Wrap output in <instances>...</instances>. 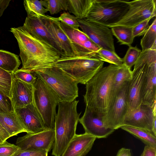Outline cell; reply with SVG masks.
<instances>
[{
	"mask_svg": "<svg viewBox=\"0 0 156 156\" xmlns=\"http://www.w3.org/2000/svg\"><path fill=\"white\" fill-rule=\"evenodd\" d=\"M10 31L18 43L22 63L21 70L32 73L54 66L55 62L62 56L54 47L34 37L22 26L11 28Z\"/></svg>",
	"mask_w": 156,
	"mask_h": 156,
	"instance_id": "obj_1",
	"label": "cell"
},
{
	"mask_svg": "<svg viewBox=\"0 0 156 156\" xmlns=\"http://www.w3.org/2000/svg\"><path fill=\"white\" fill-rule=\"evenodd\" d=\"M119 66L110 64L102 68L86 84V108L103 117L110 106L112 83Z\"/></svg>",
	"mask_w": 156,
	"mask_h": 156,
	"instance_id": "obj_2",
	"label": "cell"
},
{
	"mask_svg": "<svg viewBox=\"0 0 156 156\" xmlns=\"http://www.w3.org/2000/svg\"><path fill=\"white\" fill-rule=\"evenodd\" d=\"M79 101L60 102L55 116L53 129L55 139L52 155L61 156L74 137L81 112L78 113L77 107Z\"/></svg>",
	"mask_w": 156,
	"mask_h": 156,
	"instance_id": "obj_3",
	"label": "cell"
},
{
	"mask_svg": "<svg viewBox=\"0 0 156 156\" xmlns=\"http://www.w3.org/2000/svg\"><path fill=\"white\" fill-rule=\"evenodd\" d=\"M32 73L46 83L59 103L72 101L78 97V83L60 69L54 66Z\"/></svg>",
	"mask_w": 156,
	"mask_h": 156,
	"instance_id": "obj_4",
	"label": "cell"
},
{
	"mask_svg": "<svg viewBox=\"0 0 156 156\" xmlns=\"http://www.w3.org/2000/svg\"><path fill=\"white\" fill-rule=\"evenodd\" d=\"M104 62L96 57L62 56L54 66L67 74L78 83L85 84L103 67Z\"/></svg>",
	"mask_w": 156,
	"mask_h": 156,
	"instance_id": "obj_5",
	"label": "cell"
},
{
	"mask_svg": "<svg viewBox=\"0 0 156 156\" xmlns=\"http://www.w3.org/2000/svg\"><path fill=\"white\" fill-rule=\"evenodd\" d=\"M129 2L121 0H94L85 19L108 27L119 21L128 11Z\"/></svg>",
	"mask_w": 156,
	"mask_h": 156,
	"instance_id": "obj_6",
	"label": "cell"
},
{
	"mask_svg": "<svg viewBox=\"0 0 156 156\" xmlns=\"http://www.w3.org/2000/svg\"><path fill=\"white\" fill-rule=\"evenodd\" d=\"M33 103L47 128H53L56 109L59 103L46 83L40 78L33 85Z\"/></svg>",
	"mask_w": 156,
	"mask_h": 156,
	"instance_id": "obj_7",
	"label": "cell"
},
{
	"mask_svg": "<svg viewBox=\"0 0 156 156\" xmlns=\"http://www.w3.org/2000/svg\"><path fill=\"white\" fill-rule=\"evenodd\" d=\"M156 0L129 2V9L118 22L108 27L122 26L132 28L143 21L156 16Z\"/></svg>",
	"mask_w": 156,
	"mask_h": 156,
	"instance_id": "obj_8",
	"label": "cell"
},
{
	"mask_svg": "<svg viewBox=\"0 0 156 156\" xmlns=\"http://www.w3.org/2000/svg\"><path fill=\"white\" fill-rule=\"evenodd\" d=\"M40 18L58 47L62 57L81 56L77 46L65 33L58 18L46 15Z\"/></svg>",
	"mask_w": 156,
	"mask_h": 156,
	"instance_id": "obj_9",
	"label": "cell"
},
{
	"mask_svg": "<svg viewBox=\"0 0 156 156\" xmlns=\"http://www.w3.org/2000/svg\"><path fill=\"white\" fill-rule=\"evenodd\" d=\"M76 18L82 31L93 42L101 48L115 52L113 35L109 28L85 19Z\"/></svg>",
	"mask_w": 156,
	"mask_h": 156,
	"instance_id": "obj_10",
	"label": "cell"
},
{
	"mask_svg": "<svg viewBox=\"0 0 156 156\" xmlns=\"http://www.w3.org/2000/svg\"><path fill=\"white\" fill-rule=\"evenodd\" d=\"M129 82L116 95L106 114L102 117L105 126L116 130L120 128L127 113V94Z\"/></svg>",
	"mask_w": 156,
	"mask_h": 156,
	"instance_id": "obj_11",
	"label": "cell"
},
{
	"mask_svg": "<svg viewBox=\"0 0 156 156\" xmlns=\"http://www.w3.org/2000/svg\"><path fill=\"white\" fill-rule=\"evenodd\" d=\"M55 139L53 128H46L34 133H27L17 139L16 145L22 150L45 151L52 148Z\"/></svg>",
	"mask_w": 156,
	"mask_h": 156,
	"instance_id": "obj_12",
	"label": "cell"
},
{
	"mask_svg": "<svg viewBox=\"0 0 156 156\" xmlns=\"http://www.w3.org/2000/svg\"><path fill=\"white\" fill-rule=\"evenodd\" d=\"M14 111L27 133H37L47 128L33 103Z\"/></svg>",
	"mask_w": 156,
	"mask_h": 156,
	"instance_id": "obj_13",
	"label": "cell"
},
{
	"mask_svg": "<svg viewBox=\"0 0 156 156\" xmlns=\"http://www.w3.org/2000/svg\"><path fill=\"white\" fill-rule=\"evenodd\" d=\"M142 104L153 108L156 104V51L150 59L144 76Z\"/></svg>",
	"mask_w": 156,
	"mask_h": 156,
	"instance_id": "obj_14",
	"label": "cell"
},
{
	"mask_svg": "<svg viewBox=\"0 0 156 156\" xmlns=\"http://www.w3.org/2000/svg\"><path fill=\"white\" fill-rule=\"evenodd\" d=\"M156 120V112H154L153 108L142 104L139 108L127 114L121 126L140 128L153 132L154 123Z\"/></svg>",
	"mask_w": 156,
	"mask_h": 156,
	"instance_id": "obj_15",
	"label": "cell"
},
{
	"mask_svg": "<svg viewBox=\"0 0 156 156\" xmlns=\"http://www.w3.org/2000/svg\"><path fill=\"white\" fill-rule=\"evenodd\" d=\"M79 121L82 125L85 133L96 138H106L115 130L106 127L103 121L102 117L86 108Z\"/></svg>",
	"mask_w": 156,
	"mask_h": 156,
	"instance_id": "obj_16",
	"label": "cell"
},
{
	"mask_svg": "<svg viewBox=\"0 0 156 156\" xmlns=\"http://www.w3.org/2000/svg\"><path fill=\"white\" fill-rule=\"evenodd\" d=\"M33 85L14 77L11 100L14 110L33 103Z\"/></svg>",
	"mask_w": 156,
	"mask_h": 156,
	"instance_id": "obj_17",
	"label": "cell"
},
{
	"mask_svg": "<svg viewBox=\"0 0 156 156\" xmlns=\"http://www.w3.org/2000/svg\"><path fill=\"white\" fill-rule=\"evenodd\" d=\"M96 139L85 133L76 134L61 156H85L91 149Z\"/></svg>",
	"mask_w": 156,
	"mask_h": 156,
	"instance_id": "obj_18",
	"label": "cell"
},
{
	"mask_svg": "<svg viewBox=\"0 0 156 156\" xmlns=\"http://www.w3.org/2000/svg\"><path fill=\"white\" fill-rule=\"evenodd\" d=\"M22 27L32 36L50 44L61 53L40 17L27 16Z\"/></svg>",
	"mask_w": 156,
	"mask_h": 156,
	"instance_id": "obj_19",
	"label": "cell"
},
{
	"mask_svg": "<svg viewBox=\"0 0 156 156\" xmlns=\"http://www.w3.org/2000/svg\"><path fill=\"white\" fill-rule=\"evenodd\" d=\"M0 124L10 137L21 133L26 132L15 111L0 112Z\"/></svg>",
	"mask_w": 156,
	"mask_h": 156,
	"instance_id": "obj_20",
	"label": "cell"
},
{
	"mask_svg": "<svg viewBox=\"0 0 156 156\" xmlns=\"http://www.w3.org/2000/svg\"><path fill=\"white\" fill-rule=\"evenodd\" d=\"M132 77V71L130 68L123 64L119 66L112 84L109 108L116 95L125 84L130 80Z\"/></svg>",
	"mask_w": 156,
	"mask_h": 156,
	"instance_id": "obj_21",
	"label": "cell"
},
{
	"mask_svg": "<svg viewBox=\"0 0 156 156\" xmlns=\"http://www.w3.org/2000/svg\"><path fill=\"white\" fill-rule=\"evenodd\" d=\"M120 128L140 140L146 145L156 148V136L152 132L127 126H122Z\"/></svg>",
	"mask_w": 156,
	"mask_h": 156,
	"instance_id": "obj_22",
	"label": "cell"
},
{
	"mask_svg": "<svg viewBox=\"0 0 156 156\" xmlns=\"http://www.w3.org/2000/svg\"><path fill=\"white\" fill-rule=\"evenodd\" d=\"M68 10L76 18H86L94 0H67Z\"/></svg>",
	"mask_w": 156,
	"mask_h": 156,
	"instance_id": "obj_23",
	"label": "cell"
},
{
	"mask_svg": "<svg viewBox=\"0 0 156 156\" xmlns=\"http://www.w3.org/2000/svg\"><path fill=\"white\" fill-rule=\"evenodd\" d=\"M21 62L19 56L8 51L0 49V68L13 73L18 69Z\"/></svg>",
	"mask_w": 156,
	"mask_h": 156,
	"instance_id": "obj_24",
	"label": "cell"
},
{
	"mask_svg": "<svg viewBox=\"0 0 156 156\" xmlns=\"http://www.w3.org/2000/svg\"><path fill=\"white\" fill-rule=\"evenodd\" d=\"M142 51L151 49H156V19L146 30L141 40Z\"/></svg>",
	"mask_w": 156,
	"mask_h": 156,
	"instance_id": "obj_25",
	"label": "cell"
},
{
	"mask_svg": "<svg viewBox=\"0 0 156 156\" xmlns=\"http://www.w3.org/2000/svg\"><path fill=\"white\" fill-rule=\"evenodd\" d=\"M113 35L118 40L121 44L131 46L134 39L132 35V28L117 26L111 28Z\"/></svg>",
	"mask_w": 156,
	"mask_h": 156,
	"instance_id": "obj_26",
	"label": "cell"
},
{
	"mask_svg": "<svg viewBox=\"0 0 156 156\" xmlns=\"http://www.w3.org/2000/svg\"><path fill=\"white\" fill-rule=\"evenodd\" d=\"M23 5L27 16L40 17L45 16L48 12L43 6L41 0H24Z\"/></svg>",
	"mask_w": 156,
	"mask_h": 156,
	"instance_id": "obj_27",
	"label": "cell"
},
{
	"mask_svg": "<svg viewBox=\"0 0 156 156\" xmlns=\"http://www.w3.org/2000/svg\"><path fill=\"white\" fill-rule=\"evenodd\" d=\"M13 78V73L7 72L0 68V92L10 99Z\"/></svg>",
	"mask_w": 156,
	"mask_h": 156,
	"instance_id": "obj_28",
	"label": "cell"
},
{
	"mask_svg": "<svg viewBox=\"0 0 156 156\" xmlns=\"http://www.w3.org/2000/svg\"><path fill=\"white\" fill-rule=\"evenodd\" d=\"M96 55L97 58L111 64L120 66L123 63L122 58L115 52L101 48L96 53Z\"/></svg>",
	"mask_w": 156,
	"mask_h": 156,
	"instance_id": "obj_29",
	"label": "cell"
},
{
	"mask_svg": "<svg viewBox=\"0 0 156 156\" xmlns=\"http://www.w3.org/2000/svg\"><path fill=\"white\" fill-rule=\"evenodd\" d=\"M43 6L51 14L58 13L62 10H68L67 0H41Z\"/></svg>",
	"mask_w": 156,
	"mask_h": 156,
	"instance_id": "obj_30",
	"label": "cell"
},
{
	"mask_svg": "<svg viewBox=\"0 0 156 156\" xmlns=\"http://www.w3.org/2000/svg\"><path fill=\"white\" fill-rule=\"evenodd\" d=\"M141 51L136 46L129 47L125 56L122 58L123 64L131 68L135 64Z\"/></svg>",
	"mask_w": 156,
	"mask_h": 156,
	"instance_id": "obj_31",
	"label": "cell"
},
{
	"mask_svg": "<svg viewBox=\"0 0 156 156\" xmlns=\"http://www.w3.org/2000/svg\"><path fill=\"white\" fill-rule=\"evenodd\" d=\"M14 78L20 80L26 83L33 85L37 77L33 73L29 72L18 69L13 73Z\"/></svg>",
	"mask_w": 156,
	"mask_h": 156,
	"instance_id": "obj_32",
	"label": "cell"
},
{
	"mask_svg": "<svg viewBox=\"0 0 156 156\" xmlns=\"http://www.w3.org/2000/svg\"><path fill=\"white\" fill-rule=\"evenodd\" d=\"M58 20L71 28L79 30V25L76 17L69 12H64L59 17Z\"/></svg>",
	"mask_w": 156,
	"mask_h": 156,
	"instance_id": "obj_33",
	"label": "cell"
},
{
	"mask_svg": "<svg viewBox=\"0 0 156 156\" xmlns=\"http://www.w3.org/2000/svg\"><path fill=\"white\" fill-rule=\"evenodd\" d=\"M20 149L16 145L10 143L6 140L0 142V156H12Z\"/></svg>",
	"mask_w": 156,
	"mask_h": 156,
	"instance_id": "obj_34",
	"label": "cell"
},
{
	"mask_svg": "<svg viewBox=\"0 0 156 156\" xmlns=\"http://www.w3.org/2000/svg\"><path fill=\"white\" fill-rule=\"evenodd\" d=\"M14 111L10 98L0 92V112Z\"/></svg>",
	"mask_w": 156,
	"mask_h": 156,
	"instance_id": "obj_35",
	"label": "cell"
},
{
	"mask_svg": "<svg viewBox=\"0 0 156 156\" xmlns=\"http://www.w3.org/2000/svg\"><path fill=\"white\" fill-rule=\"evenodd\" d=\"M150 20H146L132 28V35L134 38L144 34L150 26L149 23Z\"/></svg>",
	"mask_w": 156,
	"mask_h": 156,
	"instance_id": "obj_36",
	"label": "cell"
},
{
	"mask_svg": "<svg viewBox=\"0 0 156 156\" xmlns=\"http://www.w3.org/2000/svg\"><path fill=\"white\" fill-rule=\"evenodd\" d=\"M48 153L45 151L22 150L20 148L12 156H40Z\"/></svg>",
	"mask_w": 156,
	"mask_h": 156,
	"instance_id": "obj_37",
	"label": "cell"
},
{
	"mask_svg": "<svg viewBox=\"0 0 156 156\" xmlns=\"http://www.w3.org/2000/svg\"><path fill=\"white\" fill-rule=\"evenodd\" d=\"M83 47L95 53L101 48L90 40L85 42L83 45Z\"/></svg>",
	"mask_w": 156,
	"mask_h": 156,
	"instance_id": "obj_38",
	"label": "cell"
},
{
	"mask_svg": "<svg viewBox=\"0 0 156 156\" xmlns=\"http://www.w3.org/2000/svg\"><path fill=\"white\" fill-rule=\"evenodd\" d=\"M140 156H156V148L146 145Z\"/></svg>",
	"mask_w": 156,
	"mask_h": 156,
	"instance_id": "obj_39",
	"label": "cell"
},
{
	"mask_svg": "<svg viewBox=\"0 0 156 156\" xmlns=\"http://www.w3.org/2000/svg\"><path fill=\"white\" fill-rule=\"evenodd\" d=\"M10 137L8 133L0 124V139L4 142Z\"/></svg>",
	"mask_w": 156,
	"mask_h": 156,
	"instance_id": "obj_40",
	"label": "cell"
},
{
	"mask_svg": "<svg viewBox=\"0 0 156 156\" xmlns=\"http://www.w3.org/2000/svg\"><path fill=\"white\" fill-rule=\"evenodd\" d=\"M11 1V0H0V17L2 15Z\"/></svg>",
	"mask_w": 156,
	"mask_h": 156,
	"instance_id": "obj_41",
	"label": "cell"
},
{
	"mask_svg": "<svg viewBox=\"0 0 156 156\" xmlns=\"http://www.w3.org/2000/svg\"><path fill=\"white\" fill-rule=\"evenodd\" d=\"M116 156H131L130 150L122 147L118 151Z\"/></svg>",
	"mask_w": 156,
	"mask_h": 156,
	"instance_id": "obj_42",
	"label": "cell"
},
{
	"mask_svg": "<svg viewBox=\"0 0 156 156\" xmlns=\"http://www.w3.org/2000/svg\"><path fill=\"white\" fill-rule=\"evenodd\" d=\"M48 153H46L44 155L40 156H48Z\"/></svg>",
	"mask_w": 156,
	"mask_h": 156,
	"instance_id": "obj_43",
	"label": "cell"
},
{
	"mask_svg": "<svg viewBox=\"0 0 156 156\" xmlns=\"http://www.w3.org/2000/svg\"><path fill=\"white\" fill-rule=\"evenodd\" d=\"M2 142L1 140L0 139V142Z\"/></svg>",
	"mask_w": 156,
	"mask_h": 156,
	"instance_id": "obj_44",
	"label": "cell"
}]
</instances>
